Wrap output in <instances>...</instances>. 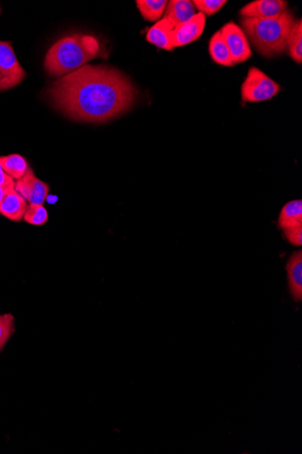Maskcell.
<instances>
[{"label":"cell","instance_id":"8992f818","mask_svg":"<svg viewBox=\"0 0 302 454\" xmlns=\"http://www.w3.org/2000/svg\"><path fill=\"white\" fill-rule=\"evenodd\" d=\"M220 31L226 40L234 64L246 62L251 58L249 40L240 26L234 22H229L224 25Z\"/></svg>","mask_w":302,"mask_h":454},{"label":"cell","instance_id":"e0dca14e","mask_svg":"<svg viewBox=\"0 0 302 454\" xmlns=\"http://www.w3.org/2000/svg\"><path fill=\"white\" fill-rule=\"evenodd\" d=\"M167 0H137L136 5L142 18L147 21H160L165 13Z\"/></svg>","mask_w":302,"mask_h":454},{"label":"cell","instance_id":"ba28073f","mask_svg":"<svg viewBox=\"0 0 302 454\" xmlns=\"http://www.w3.org/2000/svg\"><path fill=\"white\" fill-rule=\"evenodd\" d=\"M207 18L202 13H197L192 19L183 23L172 31V43L174 48L190 44L202 36Z\"/></svg>","mask_w":302,"mask_h":454},{"label":"cell","instance_id":"5bb4252c","mask_svg":"<svg viewBox=\"0 0 302 454\" xmlns=\"http://www.w3.org/2000/svg\"><path fill=\"white\" fill-rule=\"evenodd\" d=\"M278 228L283 230L302 226V202L294 200L281 209L277 220Z\"/></svg>","mask_w":302,"mask_h":454},{"label":"cell","instance_id":"8fae6325","mask_svg":"<svg viewBox=\"0 0 302 454\" xmlns=\"http://www.w3.org/2000/svg\"><path fill=\"white\" fill-rule=\"evenodd\" d=\"M173 26L169 19H161L155 25L147 30L146 39L147 42L155 45L157 48L172 51L174 49L172 43Z\"/></svg>","mask_w":302,"mask_h":454},{"label":"cell","instance_id":"9a60e30c","mask_svg":"<svg viewBox=\"0 0 302 454\" xmlns=\"http://www.w3.org/2000/svg\"><path fill=\"white\" fill-rule=\"evenodd\" d=\"M209 54L213 61L218 65L227 68H233L236 65L231 59L229 48L220 30L214 33L210 39Z\"/></svg>","mask_w":302,"mask_h":454},{"label":"cell","instance_id":"52a82bcc","mask_svg":"<svg viewBox=\"0 0 302 454\" xmlns=\"http://www.w3.org/2000/svg\"><path fill=\"white\" fill-rule=\"evenodd\" d=\"M15 190L28 205H43L48 200L50 187L38 179L29 167L26 175L15 182Z\"/></svg>","mask_w":302,"mask_h":454},{"label":"cell","instance_id":"5b68a950","mask_svg":"<svg viewBox=\"0 0 302 454\" xmlns=\"http://www.w3.org/2000/svg\"><path fill=\"white\" fill-rule=\"evenodd\" d=\"M26 73L19 64L11 43L0 41V90H9L19 85Z\"/></svg>","mask_w":302,"mask_h":454},{"label":"cell","instance_id":"7c38bea8","mask_svg":"<svg viewBox=\"0 0 302 454\" xmlns=\"http://www.w3.org/2000/svg\"><path fill=\"white\" fill-rule=\"evenodd\" d=\"M197 14V9L189 0H171L167 2L164 18L169 19L173 28L189 21Z\"/></svg>","mask_w":302,"mask_h":454},{"label":"cell","instance_id":"cb8c5ba5","mask_svg":"<svg viewBox=\"0 0 302 454\" xmlns=\"http://www.w3.org/2000/svg\"><path fill=\"white\" fill-rule=\"evenodd\" d=\"M15 190V187H1L0 186V205H1L2 200L5 197L9 195L10 192Z\"/></svg>","mask_w":302,"mask_h":454},{"label":"cell","instance_id":"9c48e42d","mask_svg":"<svg viewBox=\"0 0 302 454\" xmlns=\"http://www.w3.org/2000/svg\"><path fill=\"white\" fill-rule=\"evenodd\" d=\"M288 10V2L283 0H255L240 10L243 18L273 19Z\"/></svg>","mask_w":302,"mask_h":454},{"label":"cell","instance_id":"603a6c76","mask_svg":"<svg viewBox=\"0 0 302 454\" xmlns=\"http://www.w3.org/2000/svg\"><path fill=\"white\" fill-rule=\"evenodd\" d=\"M0 186L1 187H15V181L3 171L2 167L0 166Z\"/></svg>","mask_w":302,"mask_h":454},{"label":"cell","instance_id":"7402d4cb","mask_svg":"<svg viewBox=\"0 0 302 454\" xmlns=\"http://www.w3.org/2000/svg\"><path fill=\"white\" fill-rule=\"evenodd\" d=\"M285 238L291 244L300 247L302 244V226L283 230Z\"/></svg>","mask_w":302,"mask_h":454},{"label":"cell","instance_id":"ffe728a7","mask_svg":"<svg viewBox=\"0 0 302 454\" xmlns=\"http://www.w3.org/2000/svg\"><path fill=\"white\" fill-rule=\"evenodd\" d=\"M15 332V319L12 314L0 315V352Z\"/></svg>","mask_w":302,"mask_h":454},{"label":"cell","instance_id":"ac0fdd59","mask_svg":"<svg viewBox=\"0 0 302 454\" xmlns=\"http://www.w3.org/2000/svg\"><path fill=\"white\" fill-rule=\"evenodd\" d=\"M287 49L291 59L297 64L302 62V20H295L287 39Z\"/></svg>","mask_w":302,"mask_h":454},{"label":"cell","instance_id":"d6986e66","mask_svg":"<svg viewBox=\"0 0 302 454\" xmlns=\"http://www.w3.org/2000/svg\"><path fill=\"white\" fill-rule=\"evenodd\" d=\"M48 212L45 206L28 205L23 220L30 225L43 226L48 223Z\"/></svg>","mask_w":302,"mask_h":454},{"label":"cell","instance_id":"4fadbf2b","mask_svg":"<svg viewBox=\"0 0 302 454\" xmlns=\"http://www.w3.org/2000/svg\"><path fill=\"white\" fill-rule=\"evenodd\" d=\"M28 203L16 190H13L2 200L0 205V215L11 222H19L24 218Z\"/></svg>","mask_w":302,"mask_h":454},{"label":"cell","instance_id":"30bf717a","mask_svg":"<svg viewBox=\"0 0 302 454\" xmlns=\"http://www.w3.org/2000/svg\"><path fill=\"white\" fill-rule=\"evenodd\" d=\"M288 289L296 302L302 300V252L298 250L291 255L286 265Z\"/></svg>","mask_w":302,"mask_h":454},{"label":"cell","instance_id":"2e32d148","mask_svg":"<svg viewBox=\"0 0 302 454\" xmlns=\"http://www.w3.org/2000/svg\"><path fill=\"white\" fill-rule=\"evenodd\" d=\"M0 166L14 181L21 179L29 169L28 161L18 153L0 157Z\"/></svg>","mask_w":302,"mask_h":454},{"label":"cell","instance_id":"277c9868","mask_svg":"<svg viewBox=\"0 0 302 454\" xmlns=\"http://www.w3.org/2000/svg\"><path fill=\"white\" fill-rule=\"evenodd\" d=\"M281 86L259 68L251 66L241 85V96L244 103H260L274 98Z\"/></svg>","mask_w":302,"mask_h":454},{"label":"cell","instance_id":"7a4b0ae2","mask_svg":"<svg viewBox=\"0 0 302 454\" xmlns=\"http://www.w3.org/2000/svg\"><path fill=\"white\" fill-rule=\"evenodd\" d=\"M108 52L95 36L73 34L56 42L46 53L45 69L56 78L68 75L97 58H108Z\"/></svg>","mask_w":302,"mask_h":454},{"label":"cell","instance_id":"3957f363","mask_svg":"<svg viewBox=\"0 0 302 454\" xmlns=\"http://www.w3.org/2000/svg\"><path fill=\"white\" fill-rule=\"evenodd\" d=\"M295 21L290 10L273 19L241 18L244 34L254 48L265 58H274L287 50V39Z\"/></svg>","mask_w":302,"mask_h":454},{"label":"cell","instance_id":"44dd1931","mask_svg":"<svg viewBox=\"0 0 302 454\" xmlns=\"http://www.w3.org/2000/svg\"><path fill=\"white\" fill-rule=\"evenodd\" d=\"M194 9L204 16H213L226 5V0H194Z\"/></svg>","mask_w":302,"mask_h":454},{"label":"cell","instance_id":"6da1fadb","mask_svg":"<svg viewBox=\"0 0 302 454\" xmlns=\"http://www.w3.org/2000/svg\"><path fill=\"white\" fill-rule=\"evenodd\" d=\"M48 96L56 109L76 121L104 123L132 108L137 89L119 70L85 65L53 83Z\"/></svg>","mask_w":302,"mask_h":454}]
</instances>
